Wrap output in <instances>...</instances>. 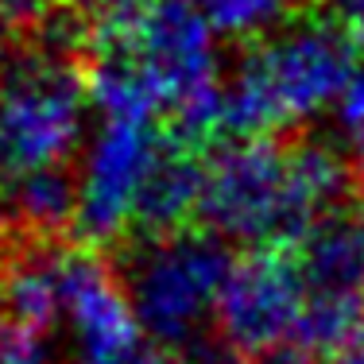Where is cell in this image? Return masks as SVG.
Instances as JSON below:
<instances>
[{
	"instance_id": "9a60e30c",
	"label": "cell",
	"mask_w": 364,
	"mask_h": 364,
	"mask_svg": "<svg viewBox=\"0 0 364 364\" xmlns=\"http://www.w3.org/2000/svg\"><path fill=\"white\" fill-rule=\"evenodd\" d=\"M182 364H252V357H245L240 349H232L221 333H210L202 341H194L190 349L178 353Z\"/></svg>"
},
{
	"instance_id": "ac0fdd59",
	"label": "cell",
	"mask_w": 364,
	"mask_h": 364,
	"mask_svg": "<svg viewBox=\"0 0 364 364\" xmlns=\"http://www.w3.org/2000/svg\"><path fill=\"white\" fill-rule=\"evenodd\" d=\"M345 8V31H349V43L357 50V58L364 63V0H341Z\"/></svg>"
},
{
	"instance_id": "6da1fadb",
	"label": "cell",
	"mask_w": 364,
	"mask_h": 364,
	"mask_svg": "<svg viewBox=\"0 0 364 364\" xmlns=\"http://www.w3.org/2000/svg\"><path fill=\"white\" fill-rule=\"evenodd\" d=\"M85 77L97 117H167L194 147L221 136V50L194 0H147L132 23L93 39Z\"/></svg>"
},
{
	"instance_id": "52a82bcc",
	"label": "cell",
	"mask_w": 364,
	"mask_h": 364,
	"mask_svg": "<svg viewBox=\"0 0 364 364\" xmlns=\"http://www.w3.org/2000/svg\"><path fill=\"white\" fill-rule=\"evenodd\" d=\"M167 144V124L140 117H97L77 167L74 229L90 248L132 237L140 194Z\"/></svg>"
},
{
	"instance_id": "7c38bea8",
	"label": "cell",
	"mask_w": 364,
	"mask_h": 364,
	"mask_svg": "<svg viewBox=\"0 0 364 364\" xmlns=\"http://www.w3.org/2000/svg\"><path fill=\"white\" fill-rule=\"evenodd\" d=\"M202 20L213 28L218 39L232 43H259L287 28L299 12V0H194Z\"/></svg>"
},
{
	"instance_id": "7a4b0ae2",
	"label": "cell",
	"mask_w": 364,
	"mask_h": 364,
	"mask_svg": "<svg viewBox=\"0 0 364 364\" xmlns=\"http://www.w3.org/2000/svg\"><path fill=\"white\" fill-rule=\"evenodd\" d=\"M353 163L326 140H225L205 159L202 225L225 245L291 248L329 210L345 205Z\"/></svg>"
},
{
	"instance_id": "8992f818",
	"label": "cell",
	"mask_w": 364,
	"mask_h": 364,
	"mask_svg": "<svg viewBox=\"0 0 364 364\" xmlns=\"http://www.w3.org/2000/svg\"><path fill=\"white\" fill-rule=\"evenodd\" d=\"M306 294L294 341L329 357L364 322V205H337L291 245Z\"/></svg>"
},
{
	"instance_id": "277c9868",
	"label": "cell",
	"mask_w": 364,
	"mask_h": 364,
	"mask_svg": "<svg viewBox=\"0 0 364 364\" xmlns=\"http://www.w3.org/2000/svg\"><path fill=\"white\" fill-rule=\"evenodd\" d=\"M90 112V77L63 43H8L0 50V182L70 167Z\"/></svg>"
},
{
	"instance_id": "3957f363",
	"label": "cell",
	"mask_w": 364,
	"mask_h": 364,
	"mask_svg": "<svg viewBox=\"0 0 364 364\" xmlns=\"http://www.w3.org/2000/svg\"><path fill=\"white\" fill-rule=\"evenodd\" d=\"M357 77L349 31L333 20H291L252 43L221 85V140H279L310 124Z\"/></svg>"
},
{
	"instance_id": "2e32d148",
	"label": "cell",
	"mask_w": 364,
	"mask_h": 364,
	"mask_svg": "<svg viewBox=\"0 0 364 364\" xmlns=\"http://www.w3.org/2000/svg\"><path fill=\"white\" fill-rule=\"evenodd\" d=\"M47 8H50V0H0V23H8V28L43 23Z\"/></svg>"
},
{
	"instance_id": "30bf717a",
	"label": "cell",
	"mask_w": 364,
	"mask_h": 364,
	"mask_svg": "<svg viewBox=\"0 0 364 364\" xmlns=\"http://www.w3.org/2000/svg\"><path fill=\"white\" fill-rule=\"evenodd\" d=\"M202 186H205V159L198 155L194 144H186L167 128V144H163L140 194L132 237L155 240V237L182 232L186 221L202 210Z\"/></svg>"
},
{
	"instance_id": "9c48e42d",
	"label": "cell",
	"mask_w": 364,
	"mask_h": 364,
	"mask_svg": "<svg viewBox=\"0 0 364 364\" xmlns=\"http://www.w3.org/2000/svg\"><path fill=\"white\" fill-rule=\"evenodd\" d=\"M306 294L291 248H256L237 259L218 310V333L245 357L294 341Z\"/></svg>"
},
{
	"instance_id": "e0dca14e",
	"label": "cell",
	"mask_w": 364,
	"mask_h": 364,
	"mask_svg": "<svg viewBox=\"0 0 364 364\" xmlns=\"http://www.w3.org/2000/svg\"><path fill=\"white\" fill-rule=\"evenodd\" d=\"M252 364H326V360L318 357L314 349L299 345V341H283V345H275V349H267V353H259V357H252Z\"/></svg>"
},
{
	"instance_id": "d6986e66",
	"label": "cell",
	"mask_w": 364,
	"mask_h": 364,
	"mask_svg": "<svg viewBox=\"0 0 364 364\" xmlns=\"http://www.w3.org/2000/svg\"><path fill=\"white\" fill-rule=\"evenodd\" d=\"M326 364H364V322L326 357Z\"/></svg>"
},
{
	"instance_id": "5bb4252c",
	"label": "cell",
	"mask_w": 364,
	"mask_h": 364,
	"mask_svg": "<svg viewBox=\"0 0 364 364\" xmlns=\"http://www.w3.org/2000/svg\"><path fill=\"white\" fill-rule=\"evenodd\" d=\"M333 120H337V136L345 140L353 163H357V178L364 186V74L353 77V85L345 90V97L337 101Z\"/></svg>"
},
{
	"instance_id": "ba28073f",
	"label": "cell",
	"mask_w": 364,
	"mask_h": 364,
	"mask_svg": "<svg viewBox=\"0 0 364 364\" xmlns=\"http://www.w3.org/2000/svg\"><path fill=\"white\" fill-rule=\"evenodd\" d=\"M58 329L77 364H132L151 345L124 279L93 248H58Z\"/></svg>"
},
{
	"instance_id": "4fadbf2b",
	"label": "cell",
	"mask_w": 364,
	"mask_h": 364,
	"mask_svg": "<svg viewBox=\"0 0 364 364\" xmlns=\"http://www.w3.org/2000/svg\"><path fill=\"white\" fill-rule=\"evenodd\" d=\"M144 8H147V0H66V12L82 23V31L90 36V43L120 31L124 23H132Z\"/></svg>"
},
{
	"instance_id": "8fae6325",
	"label": "cell",
	"mask_w": 364,
	"mask_h": 364,
	"mask_svg": "<svg viewBox=\"0 0 364 364\" xmlns=\"http://www.w3.org/2000/svg\"><path fill=\"white\" fill-rule=\"evenodd\" d=\"M0 213L31 240H50L77 218V171L50 167L0 182Z\"/></svg>"
},
{
	"instance_id": "ffe728a7",
	"label": "cell",
	"mask_w": 364,
	"mask_h": 364,
	"mask_svg": "<svg viewBox=\"0 0 364 364\" xmlns=\"http://www.w3.org/2000/svg\"><path fill=\"white\" fill-rule=\"evenodd\" d=\"M132 364H182L178 360V353H171V349H159V345H147V349L140 353V357H136Z\"/></svg>"
},
{
	"instance_id": "5b68a950",
	"label": "cell",
	"mask_w": 364,
	"mask_h": 364,
	"mask_svg": "<svg viewBox=\"0 0 364 364\" xmlns=\"http://www.w3.org/2000/svg\"><path fill=\"white\" fill-rule=\"evenodd\" d=\"M232 267L229 245L210 229L140 240L124 264V291L147 341L182 353L210 337Z\"/></svg>"
}]
</instances>
